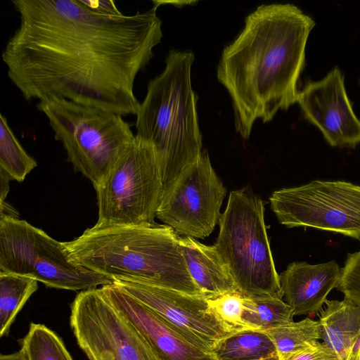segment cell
<instances>
[{
  "label": "cell",
  "instance_id": "6da1fadb",
  "mask_svg": "<svg viewBox=\"0 0 360 360\" xmlns=\"http://www.w3.org/2000/svg\"><path fill=\"white\" fill-rule=\"evenodd\" d=\"M18 27L2 52L26 101L57 98L136 114L137 75L162 38L157 6L124 15L112 0H14Z\"/></svg>",
  "mask_w": 360,
  "mask_h": 360
},
{
  "label": "cell",
  "instance_id": "7a4b0ae2",
  "mask_svg": "<svg viewBox=\"0 0 360 360\" xmlns=\"http://www.w3.org/2000/svg\"><path fill=\"white\" fill-rule=\"evenodd\" d=\"M315 25L295 5L263 4L224 48L217 77L230 95L236 131L243 139L256 120L268 122L297 103L307 42Z\"/></svg>",
  "mask_w": 360,
  "mask_h": 360
},
{
  "label": "cell",
  "instance_id": "3957f363",
  "mask_svg": "<svg viewBox=\"0 0 360 360\" xmlns=\"http://www.w3.org/2000/svg\"><path fill=\"white\" fill-rule=\"evenodd\" d=\"M179 238L165 224H95L63 245L73 262L113 281H134L204 295L187 269Z\"/></svg>",
  "mask_w": 360,
  "mask_h": 360
},
{
  "label": "cell",
  "instance_id": "277c9868",
  "mask_svg": "<svg viewBox=\"0 0 360 360\" xmlns=\"http://www.w3.org/2000/svg\"><path fill=\"white\" fill-rule=\"evenodd\" d=\"M194 59L191 51L171 50L164 70L148 82L136 114V136L153 148L163 188L202 153L191 77Z\"/></svg>",
  "mask_w": 360,
  "mask_h": 360
},
{
  "label": "cell",
  "instance_id": "5b68a950",
  "mask_svg": "<svg viewBox=\"0 0 360 360\" xmlns=\"http://www.w3.org/2000/svg\"><path fill=\"white\" fill-rule=\"evenodd\" d=\"M214 246L244 297L283 298L264 222V206L251 188L230 193Z\"/></svg>",
  "mask_w": 360,
  "mask_h": 360
},
{
  "label": "cell",
  "instance_id": "8992f818",
  "mask_svg": "<svg viewBox=\"0 0 360 360\" xmlns=\"http://www.w3.org/2000/svg\"><path fill=\"white\" fill-rule=\"evenodd\" d=\"M36 106L49 120L68 162L94 188L135 139L130 124L117 113L57 98L39 101Z\"/></svg>",
  "mask_w": 360,
  "mask_h": 360
},
{
  "label": "cell",
  "instance_id": "52a82bcc",
  "mask_svg": "<svg viewBox=\"0 0 360 360\" xmlns=\"http://www.w3.org/2000/svg\"><path fill=\"white\" fill-rule=\"evenodd\" d=\"M0 271L74 291L113 283L110 277L73 262L63 243L25 220L6 214H0Z\"/></svg>",
  "mask_w": 360,
  "mask_h": 360
},
{
  "label": "cell",
  "instance_id": "ba28073f",
  "mask_svg": "<svg viewBox=\"0 0 360 360\" xmlns=\"http://www.w3.org/2000/svg\"><path fill=\"white\" fill-rule=\"evenodd\" d=\"M95 190L96 225L154 224L163 184L152 146L135 135L132 143Z\"/></svg>",
  "mask_w": 360,
  "mask_h": 360
},
{
  "label": "cell",
  "instance_id": "9c48e42d",
  "mask_svg": "<svg viewBox=\"0 0 360 360\" xmlns=\"http://www.w3.org/2000/svg\"><path fill=\"white\" fill-rule=\"evenodd\" d=\"M269 200L279 223L288 228L310 227L360 240V186L314 180L275 191Z\"/></svg>",
  "mask_w": 360,
  "mask_h": 360
},
{
  "label": "cell",
  "instance_id": "30bf717a",
  "mask_svg": "<svg viewBox=\"0 0 360 360\" xmlns=\"http://www.w3.org/2000/svg\"><path fill=\"white\" fill-rule=\"evenodd\" d=\"M70 326L89 360H162L101 288L76 295L70 304Z\"/></svg>",
  "mask_w": 360,
  "mask_h": 360
},
{
  "label": "cell",
  "instance_id": "8fae6325",
  "mask_svg": "<svg viewBox=\"0 0 360 360\" xmlns=\"http://www.w3.org/2000/svg\"><path fill=\"white\" fill-rule=\"evenodd\" d=\"M226 195V188L204 150L195 162L163 188L156 217L178 234L203 239L219 222Z\"/></svg>",
  "mask_w": 360,
  "mask_h": 360
},
{
  "label": "cell",
  "instance_id": "7c38bea8",
  "mask_svg": "<svg viewBox=\"0 0 360 360\" xmlns=\"http://www.w3.org/2000/svg\"><path fill=\"white\" fill-rule=\"evenodd\" d=\"M114 283L153 309L198 347L212 352L236 333L214 314L205 295H192L146 283L117 280Z\"/></svg>",
  "mask_w": 360,
  "mask_h": 360
},
{
  "label": "cell",
  "instance_id": "4fadbf2b",
  "mask_svg": "<svg viewBox=\"0 0 360 360\" xmlns=\"http://www.w3.org/2000/svg\"><path fill=\"white\" fill-rule=\"evenodd\" d=\"M297 103L305 119L321 132L330 146L355 148L360 144V120L338 67L320 80L307 82L299 91Z\"/></svg>",
  "mask_w": 360,
  "mask_h": 360
},
{
  "label": "cell",
  "instance_id": "5bb4252c",
  "mask_svg": "<svg viewBox=\"0 0 360 360\" xmlns=\"http://www.w3.org/2000/svg\"><path fill=\"white\" fill-rule=\"evenodd\" d=\"M110 302L145 338L162 360H217L189 342L153 309L112 283L101 287Z\"/></svg>",
  "mask_w": 360,
  "mask_h": 360
},
{
  "label": "cell",
  "instance_id": "9a60e30c",
  "mask_svg": "<svg viewBox=\"0 0 360 360\" xmlns=\"http://www.w3.org/2000/svg\"><path fill=\"white\" fill-rule=\"evenodd\" d=\"M341 269L335 261L319 264H290L279 275L283 297L294 316L311 314L321 309L328 293L337 288Z\"/></svg>",
  "mask_w": 360,
  "mask_h": 360
},
{
  "label": "cell",
  "instance_id": "2e32d148",
  "mask_svg": "<svg viewBox=\"0 0 360 360\" xmlns=\"http://www.w3.org/2000/svg\"><path fill=\"white\" fill-rule=\"evenodd\" d=\"M325 303L318 321L320 339L338 360H360V307L345 297Z\"/></svg>",
  "mask_w": 360,
  "mask_h": 360
},
{
  "label": "cell",
  "instance_id": "e0dca14e",
  "mask_svg": "<svg viewBox=\"0 0 360 360\" xmlns=\"http://www.w3.org/2000/svg\"><path fill=\"white\" fill-rule=\"evenodd\" d=\"M181 253L187 269L207 297L238 292L237 287L214 245L191 237H180ZM240 294V293H239Z\"/></svg>",
  "mask_w": 360,
  "mask_h": 360
},
{
  "label": "cell",
  "instance_id": "ac0fdd59",
  "mask_svg": "<svg viewBox=\"0 0 360 360\" xmlns=\"http://www.w3.org/2000/svg\"><path fill=\"white\" fill-rule=\"evenodd\" d=\"M217 360H257L277 354L270 337L262 330H245L226 338L212 350Z\"/></svg>",
  "mask_w": 360,
  "mask_h": 360
},
{
  "label": "cell",
  "instance_id": "d6986e66",
  "mask_svg": "<svg viewBox=\"0 0 360 360\" xmlns=\"http://www.w3.org/2000/svg\"><path fill=\"white\" fill-rule=\"evenodd\" d=\"M37 281L0 271V337L8 335L18 312L38 288Z\"/></svg>",
  "mask_w": 360,
  "mask_h": 360
},
{
  "label": "cell",
  "instance_id": "ffe728a7",
  "mask_svg": "<svg viewBox=\"0 0 360 360\" xmlns=\"http://www.w3.org/2000/svg\"><path fill=\"white\" fill-rule=\"evenodd\" d=\"M264 331L273 341L279 360L290 359L320 339L319 322L309 318Z\"/></svg>",
  "mask_w": 360,
  "mask_h": 360
},
{
  "label": "cell",
  "instance_id": "44dd1931",
  "mask_svg": "<svg viewBox=\"0 0 360 360\" xmlns=\"http://www.w3.org/2000/svg\"><path fill=\"white\" fill-rule=\"evenodd\" d=\"M293 316L282 297H244L243 321L248 330H266L292 322Z\"/></svg>",
  "mask_w": 360,
  "mask_h": 360
},
{
  "label": "cell",
  "instance_id": "7402d4cb",
  "mask_svg": "<svg viewBox=\"0 0 360 360\" xmlns=\"http://www.w3.org/2000/svg\"><path fill=\"white\" fill-rule=\"evenodd\" d=\"M37 166V161L25 151L10 127L7 118L1 112L0 169L12 180L22 182Z\"/></svg>",
  "mask_w": 360,
  "mask_h": 360
},
{
  "label": "cell",
  "instance_id": "603a6c76",
  "mask_svg": "<svg viewBox=\"0 0 360 360\" xmlns=\"http://www.w3.org/2000/svg\"><path fill=\"white\" fill-rule=\"evenodd\" d=\"M19 341L29 360H73L62 339L44 324L32 322Z\"/></svg>",
  "mask_w": 360,
  "mask_h": 360
},
{
  "label": "cell",
  "instance_id": "cb8c5ba5",
  "mask_svg": "<svg viewBox=\"0 0 360 360\" xmlns=\"http://www.w3.org/2000/svg\"><path fill=\"white\" fill-rule=\"evenodd\" d=\"M216 316L235 333L248 330L243 321L244 297L238 292L207 297Z\"/></svg>",
  "mask_w": 360,
  "mask_h": 360
},
{
  "label": "cell",
  "instance_id": "d4e9b609",
  "mask_svg": "<svg viewBox=\"0 0 360 360\" xmlns=\"http://www.w3.org/2000/svg\"><path fill=\"white\" fill-rule=\"evenodd\" d=\"M337 289L360 307V250L348 254Z\"/></svg>",
  "mask_w": 360,
  "mask_h": 360
},
{
  "label": "cell",
  "instance_id": "484cf974",
  "mask_svg": "<svg viewBox=\"0 0 360 360\" xmlns=\"http://www.w3.org/2000/svg\"><path fill=\"white\" fill-rule=\"evenodd\" d=\"M289 360H338V359L325 344L319 342Z\"/></svg>",
  "mask_w": 360,
  "mask_h": 360
},
{
  "label": "cell",
  "instance_id": "4316f807",
  "mask_svg": "<svg viewBox=\"0 0 360 360\" xmlns=\"http://www.w3.org/2000/svg\"><path fill=\"white\" fill-rule=\"evenodd\" d=\"M12 179L0 169V203L6 202L7 194L10 190L9 182Z\"/></svg>",
  "mask_w": 360,
  "mask_h": 360
},
{
  "label": "cell",
  "instance_id": "83f0119b",
  "mask_svg": "<svg viewBox=\"0 0 360 360\" xmlns=\"http://www.w3.org/2000/svg\"><path fill=\"white\" fill-rule=\"evenodd\" d=\"M0 360H29L25 352L20 348V350L9 354L0 355Z\"/></svg>",
  "mask_w": 360,
  "mask_h": 360
},
{
  "label": "cell",
  "instance_id": "f1b7e54d",
  "mask_svg": "<svg viewBox=\"0 0 360 360\" xmlns=\"http://www.w3.org/2000/svg\"><path fill=\"white\" fill-rule=\"evenodd\" d=\"M257 360H279L278 354L271 356L267 358L261 359H257Z\"/></svg>",
  "mask_w": 360,
  "mask_h": 360
}]
</instances>
